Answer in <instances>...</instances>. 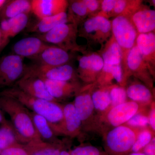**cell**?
I'll list each match as a JSON object with an SVG mask.
<instances>
[{"label": "cell", "instance_id": "20", "mask_svg": "<svg viewBox=\"0 0 155 155\" xmlns=\"http://www.w3.org/2000/svg\"><path fill=\"white\" fill-rule=\"evenodd\" d=\"M124 63L129 71L139 78L144 80L145 75L151 70L144 59L141 53L135 44L128 52Z\"/></svg>", "mask_w": 155, "mask_h": 155}, {"label": "cell", "instance_id": "6", "mask_svg": "<svg viewBox=\"0 0 155 155\" xmlns=\"http://www.w3.org/2000/svg\"><path fill=\"white\" fill-rule=\"evenodd\" d=\"M23 60L24 58L14 54L0 60V86H14L24 76L27 66Z\"/></svg>", "mask_w": 155, "mask_h": 155}, {"label": "cell", "instance_id": "39", "mask_svg": "<svg viewBox=\"0 0 155 155\" xmlns=\"http://www.w3.org/2000/svg\"><path fill=\"white\" fill-rule=\"evenodd\" d=\"M84 3L86 6L89 13L96 11L100 6L99 2L96 0H83Z\"/></svg>", "mask_w": 155, "mask_h": 155}, {"label": "cell", "instance_id": "31", "mask_svg": "<svg viewBox=\"0 0 155 155\" xmlns=\"http://www.w3.org/2000/svg\"><path fill=\"white\" fill-rule=\"evenodd\" d=\"M153 134V131L148 127L140 129L130 152H141L154 137Z\"/></svg>", "mask_w": 155, "mask_h": 155}, {"label": "cell", "instance_id": "34", "mask_svg": "<svg viewBox=\"0 0 155 155\" xmlns=\"http://www.w3.org/2000/svg\"><path fill=\"white\" fill-rule=\"evenodd\" d=\"M69 152L70 155H107L104 151L90 145L76 147Z\"/></svg>", "mask_w": 155, "mask_h": 155}, {"label": "cell", "instance_id": "26", "mask_svg": "<svg viewBox=\"0 0 155 155\" xmlns=\"http://www.w3.org/2000/svg\"><path fill=\"white\" fill-rule=\"evenodd\" d=\"M30 155H60L63 145L53 144L42 140L30 142L25 144Z\"/></svg>", "mask_w": 155, "mask_h": 155}, {"label": "cell", "instance_id": "40", "mask_svg": "<svg viewBox=\"0 0 155 155\" xmlns=\"http://www.w3.org/2000/svg\"><path fill=\"white\" fill-rule=\"evenodd\" d=\"M148 117L149 125L151 129L154 132L155 130V108L154 103L153 102L151 107L148 114Z\"/></svg>", "mask_w": 155, "mask_h": 155}, {"label": "cell", "instance_id": "12", "mask_svg": "<svg viewBox=\"0 0 155 155\" xmlns=\"http://www.w3.org/2000/svg\"><path fill=\"white\" fill-rule=\"evenodd\" d=\"M71 56L66 50L50 45L32 60L39 66L58 67L68 64Z\"/></svg>", "mask_w": 155, "mask_h": 155}, {"label": "cell", "instance_id": "41", "mask_svg": "<svg viewBox=\"0 0 155 155\" xmlns=\"http://www.w3.org/2000/svg\"><path fill=\"white\" fill-rule=\"evenodd\" d=\"M141 152L146 155H155V137L152 139L151 141L145 147Z\"/></svg>", "mask_w": 155, "mask_h": 155}, {"label": "cell", "instance_id": "46", "mask_svg": "<svg viewBox=\"0 0 155 155\" xmlns=\"http://www.w3.org/2000/svg\"><path fill=\"white\" fill-rule=\"evenodd\" d=\"M6 2L7 1H5V0H0V10H1L3 6L5 4Z\"/></svg>", "mask_w": 155, "mask_h": 155}, {"label": "cell", "instance_id": "28", "mask_svg": "<svg viewBox=\"0 0 155 155\" xmlns=\"http://www.w3.org/2000/svg\"><path fill=\"white\" fill-rule=\"evenodd\" d=\"M122 52L121 48L112 36L107 44L102 54L104 64L109 65L121 64L122 61Z\"/></svg>", "mask_w": 155, "mask_h": 155}, {"label": "cell", "instance_id": "25", "mask_svg": "<svg viewBox=\"0 0 155 155\" xmlns=\"http://www.w3.org/2000/svg\"><path fill=\"white\" fill-rule=\"evenodd\" d=\"M127 97L140 105L150 104L153 94L149 88L141 84H133L126 90Z\"/></svg>", "mask_w": 155, "mask_h": 155}, {"label": "cell", "instance_id": "19", "mask_svg": "<svg viewBox=\"0 0 155 155\" xmlns=\"http://www.w3.org/2000/svg\"><path fill=\"white\" fill-rule=\"evenodd\" d=\"M130 20L139 34L152 32L155 28V11L150 9L136 10Z\"/></svg>", "mask_w": 155, "mask_h": 155}, {"label": "cell", "instance_id": "45", "mask_svg": "<svg viewBox=\"0 0 155 155\" xmlns=\"http://www.w3.org/2000/svg\"><path fill=\"white\" fill-rule=\"evenodd\" d=\"M60 155H70L69 152L67 151L66 150H63L61 152Z\"/></svg>", "mask_w": 155, "mask_h": 155}, {"label": "cell", "instance_id": "44", "mask_svg": "<svg viewBox=\"0 0 155 155\" xmlns=\"http://www.w3.org/2000/svg\"><path fill=\"white\" fill-rule=\"evenodd\" d=\"M125 155H146L142 152H130Z\"/></svg>", "mask_w": 155, "mask_h": 155}, {"label": "cell", "instance_id": "47", "mask_svg": "<svg viewBox=\"0 0 155 155\" xmlns=\"http://www.w3.org/2000/svg\"><path fill=\"white\" fill-rule=\"evenodd\" d=\"M1 152H2V150H0V155H1Z\"/></svg>", "mask_w": 155, "mask_h": 155}, {"label": "cell", "instance_id": "38", "mask_svg": "<svg viewBox=\"0 0 155 155\" xmlns=\"http://www.w3.org/2000/svg\"><path fill=\"white\" fill-rule=\"evenodd\" d=\"M116 0H104L101 3V8L104 14H109L112 13V11L114 8Z\"/></svg>", "mask_w": 155, "mask_h": 155}, {"label": "cell", "instance_id": "27", "mask_svg": "<svg viewBox=\"0 0 155 155\" xmlns=\"http://www.w3.org/2000/svg\"><path fill=\"white\" fill-rule=\"evenodd\" d=\"M0 127V150L6 149L9 147L21 143L17 132L11 122L7 121Z\"/></svg>", "mask_w": 155, "mask_h": 155}, {"label": "cell", "instance_id": "42", "mask_svg": "<svg viewBox=\"0 0 155 155\" xmlns=\"http://www.w3.org/2000/svg\"><path fill=\"white\" fill-rule=\"evenodd\" d=\"M8 120L6 119L5 117L4 116V114H3L2 110L0 107V124L2 125L4 123H5Z\"/></svg>", "mask_w": 155, "mask_h": 155}, {"label": "cell", "instance_id": "23", "mask_svg": "<svg viewBox=\"0 0 155 155\" xmlns=\"http://www.w3.org/2000/svg\"><path fill=\"white\" fill-rule=\"evenodd\" d=\"M31 12V1L11 0L7 1L1 9V20L8 19L21 14H29Z\"/></svg>", "mask_w": 155, "mask_h": 155}, {"label": "cell", "instance_id": "4", "mask_svg": "<svg viewBox=\"0 0 155 155\" xmlns=\"http://www.w3.org/2000/svg\"><path fill=\"white\" fill-rule=\"evenodd\" d=\"M113 37L121 48L122 61L125 62L128 52L135 44L138 34L128 16L119 15L111 22Z\"/></svg>", "mask_w": 155, "mask_h": 155}, {"label": "cell", "instance_id": "8", "mask_svg": "<svg viewBox=\"0 0 155 155\" xmlns=\"http://www.w3.org/2000/svg\"><path fill=\"white\" fill-rule=\"evenodd\" d=\"M42 79L60 81H77L76 72L73 67L67 64L58 67H46L34 64L26 66V72Z\"/></svg>", "mask_w": 155, "mask_h": 155}, {"label": "cell", "instance_id": "3", "mask_svg": "<svg viewBox=\"0 0 155 155\" xmlns=\"http://www.w3.org/2000/svg\"><path fill=\"white\" fill-rule=\"evenodd\" d=\"M141 129L122 125L104 133L105 152L107 155H125L130 153Z\"/></svg>", "mask_w": 155, "mask_h": 155}, {"label": "cell", "instance_id": "36", "mask_svg": "<svg viewBox=\"0 0 155 155\" xmlns=\"http://www.w3.org/2000/svg\"><path fill=\"white\" fill-rule=\"evenodd\" d=\"M1 155H30L25 144L17 143L2 151Z\"/></svg>", "mask_w": 155, "mask_h": 155}, {"label": "cell", "instance_id": "33", "mask_svg": "<svg viewBox=\"0 0 155 155\" xmlns=\"http://www.w3.org/2000/svg\"><path fill=\"white\" fill-rule=\"evenodd\" d=\"M125 125L133 128L143 129L146 128L149 125L148 114H145L142 111L134 115Z\"/></svg>", "mask_w": 155, "mask_h": 155}, {"label": "cell", "instance_id": "16", "mask_svg": "<svg viewBox=\"0 0 155 155\" xmlns=\"http://www.w3.org/2000/svg\"><path fill=\"white\" fill-rule=\"evenodd\" d=\"M111 27V22L107 18L98 15L84 22L82 33L92 36L95 39L102 41L109 36Z\"/></svg>", "mask_w": 155, "mask_h": 155}, {"label": "cell", "instance_id": "9", "mask_svg": "<svg viewBox=\"0 0 155 155\" xmlns=\"http://www.w3.org/2000/svg\"><path fill=\"white\" fill-rule=\"evenodd\" d=\"M104 65L103 58L97 54L82 56L78 60L77 77L86 83L95 82L102 70Z\"/></svg>", "mask_w": 155, "mask_h": 155}, {"label": "cell", "instance_id": "43", "mask_svg": "<svg viewBox=\"0 0 155 155\" xmlns=\"http://www.w3.org/2000/svg\"><path fill=\"white\" fill-rule=\"evenodd\" d=\"M5 42H4L2 32H1V30H0V51L2 50V48L5 47Z\"/></svg>", "mask_w": 155, "mask_h": 155}, {"label": "cell", "instance_id": "17", "mask_svg": "<svg viewBox=\"0 0 155 155\" xmlns=\"http://www.w3.org/2000/svg\"><path fill=\"white\" fill-rule=\"evenodd\" d=\"M29 14H21L8 19L1 20L0 30L5 45L9 39L14 37L28 25Z\"/></svg>", "mask_w": 155, "mask_h": 155}, {"label": "cell", "instance_id": "13", "mask_svg": "<svg viewBox=\"0 0 155 155\" xmlns=\"http://www.w3.org/2000/svg\"><path fill=\"white\" fill-rule=\"evenodd\" d=\"M48 91L58 102L75 96L82 87L78 81H65L42 79Z\"/></svg>", "mask_w": 155, "mask_h": 155}, {"label": "cell", "instance_id": "1", "mask_svg": "<svg viewBox=\"0 0 155 155\" xmlns=\"http://www.w3.org/2000/svg\"><path fill=\"white\" fill-rule=\"evenodd\" d=\"M0 96L17 100L28 110L45 118L57 135L62 134L64 122L63 106L58 102L32 96L15 86L1 92Z\"/></svg>", "mask_w": 155, "mask_h": 155}, {"label": "cell", "instance_id": "22", "mask_svg": "<svg viewBox=\"0 0 155 155\" xmlns=\"http://www.w3.org/2000/svg\"><path fill=\"white\" fill-rule=\"evenodd\" d=\"M31 115L37 132L43 141L51 144L63 145L45 118L32 112H31Z\"/></svg>", "mask_w": 155, "mask_h": 155}, {"label": "cell", "instance_id": "7", "mask_svg": "<svg viewBox=\"0 0 155 155\" xmlns=\"http://www.w3.org/2000/svg\"><path fill=\"white\" fill-rule=\"evenodd\" d=\"M141 111L140 104L133 101H127L108 109L98 118L97 122L99 120L98 123L105 122L108 126L114 128L124 125L131 117Z\"/></svg>", "mask_w": 155, "mask_h": 155}, {"label": "cell", "instance_id": "15", "mask_svg": "<svg viewBox=\"0 0 155 155\" xmlns=\"http://www.w3.org/2000/svg\"><path fill=\"white\" fill-rule=\"evenodd\" d=\"M50 45L38 37H29L17 42L13 46L12 50L15 54L23 58L32 60Z\"/></svg>", "mask_w": 155, "mask_h": 155}, {"label": "cell", "instance_id": "10", "mask_svg": "<svg viewBox=\"0 0 155 155\" xmlns=\"http://www.w3.org/2000/svg\"><path fill=\"white\" fill-rule=\"evenodd\" d=\"M14 86L32 96L58 103L50 94L43 79L31 73L25 72Z\"/></svg>", "mask_w": 155, "mask_h": 155}, {"label": "cell", "instance_id": "32", "mask_svg": "<svg viewBox=\"0 0 155 155\" xmlns=\"http://www.w3.org/2000/svg\"><path fill=\"white\" fill-rule=\"evenodd\" d=\"M109 92L111 99L110 108L127 101L126 90L122 86L117 85L109 86Z\"/></svg>", "mask_w": 155, "mask_h": 155}, {"label": "cell", "instance_id": "14", "mask_svg": "<svg viewBox=\"0 0 155 155\" xmlns=\"http://www.w3.org/2000/svg\"><path fill=\"white\" fill-rule=\"evenodd\" d=\"M68 5L64 0H32L31 12L40 19L66 12Z\"/></svg>", "mask_w": 155, "mask_h": 155}, {"label": "cell", "instance_id": "21", "mask_svg": "<svg viewBox=\"0 0 155 155\" xmlns=\"http://www.w3.org/2000/svg\"><path fill=\"white\" fill-rule=\"evenodd\" d=\"M135 44L143 59L151 69L155 61V35L153 32L139 34Z\"/></svg>", "mask_w": 155, "mask_h": 155}, {"label": "cell", "instance_id": "5", "mask_svg": "<svg viewBox=\"0 0 155 155\" xmlns=\"http://www.w3.org/2000/svg\"><path fill=\"white\" fill-rule=\"evenodd\" d=\"M77 25L72 23H64L56 26L48 32L37 37L48 44H51L68 51H77L79 47L76 42Z\"/></svg>", "mask_w": 155, "mask_h": 155}, {"label": "cell", "instance_id": "24", "mask_svg": "<svg viewBox=\"0 0 155 155\" xmlns=\"http://www.w3.org/2000/svg\"><path fill=\"white\" fill-rule=\"evenodd\" d=\"M67 23H68L67 14L63 12L55 16L39 19L38 22L30 28V31L38 35L44 34L58 25Z\"/></svg>", "mask_w": 155, "mask_h": 155}, {"label": "cell", "instance_id": "29", "mask_svg": "<svg viewBox=\"0 0 155 155\" xmlns=\"http://www.w3.org/2000/svg\"><path fill=\"white\" fill-rule=\"evenodd\" d=\"M109 86L101 87L91 94L95 110L102 115L107 111L111 105Z\"/></svg>", "mask_w": 155, "mask_h": 155}, {"label": "cell", "instance_id": "2", "mask_svg": "<svg viewBox=\"0 0 155 155\" xmlns=\"http://www.w3.org/2000/svg\"><path fill=\"white\" fill-rule=\"evenodd\" d=\"M0 107L11 118L22 144L41 140L34 125L31 112L17 100L0 96Z\"/></svg>", "mask_w": 155, "mask_h": 155}, {"label": "cell", "instance_id": "35", "mask_svg": "<svg viewBox=\"0 0 155 155\" xmlns=\"http://www.w3.org/2000/svg\"><path fill=\"white\" fill-rule=\"evenodd\" d=\"M102 71L110 73L118 83L122 84L123 82V71L121 64L112 65L104 64Z\"/></svg>", "mask_w": 155, "mask_h": 155}, {"label": "cell", "instance_id": "11", "mask_svg": "<svg viewBox=\"0 0 155 155\" xmlns=\"http://www.w3.org/2000/svg\"><path fill=\"white\" fill-rule=\"evenodd\" d=\"M73 104L82 123V129L86 130L94 120L95 109L91 94L82 87L75 96Z\"/></svg>", "mask_w": 155, "mask_h": 155}, {"label": "cell", "instance_id": "30", "mask_svg": "<svg viewBox=\"0 0 155 155\" xmlns=\"http://www.w3.org/2000/svg\"><path fill=\"white\" fill-rule=\"evenodd\" d=\"M69 11L67 14L68 23L78 25L81 19L88 14V10L83 1H72L69 2Z\"/></svg>", "mask_w": 155, "mask_h": 155}, {"label": "cell", "instance_id": "37", "mask_svg": "<svg viewBox=\"0 0 155 155\" xmlns=\"http://www.w3.org/2000/svg\"><path fill=\"white\" fill-rule=\"evenodd\" d=\"M129 2L124 0H116L114 8L111 14L118 16L124 15L126 9L129 7Z\"/></svg>", "mask_w": 155, "mask_h": 155}, {"label": "cell", "instance_id": "18", "mask_svg": "<svg viewBox=\"0 0 155 155\" xmlns=\"http://www.w3.org/2000/svg\"><path fill=\"white\" fill-rule=\"evenodd\" d=\"M64 122L62 134L69 137H78L81 134L82 123L75 110L73 103L63 106Z\"/></svg>", "mask_w": 155, "mask_h": 155}]
</instances>
